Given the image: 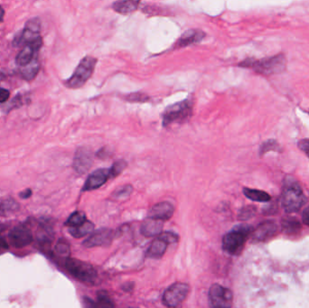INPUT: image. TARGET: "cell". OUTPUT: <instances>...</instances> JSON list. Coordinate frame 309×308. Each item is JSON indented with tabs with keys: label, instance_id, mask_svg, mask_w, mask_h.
Listing matches in <instances>:
<instances>
[{
	"label": "cell",
	"instance_id": "obj_1",
	"mask_svg": "<svg viewBox=\"0 0 309 308\" xmlns=\"http://www.w3.org/2000/svg\"><path fill=\"white\" fill-rule=\"evenodd\" d=\"M239 67L251 69L263 75H273L281 73L285 71L287 67V59L285 56L282 54L259 60L250 58L240 63Z\"/></svg>",
	"mask_w": 309,
	"mask_h": 308
},
{
	"label": "cell",
	"instance_id": "obj_2",
	"mask_svg": "<svg viewBox=\"0 0 309 308\" xmlns=\"http://www.w3.org/2000/svg\"><path fill=\"white\" fill-rule=\"evenodd\" d=\"M305 202V194L298 183L291 178L287 179L281 194V204L287 214L297 213Z\"/></svg>",
	"mask_w": 309,
	"mask_h": 308
},
{
	"label": "cell",
	"instance_id": "obj_3",
	"mask_svg": "<svg viewBox=\"0 0 309 308\" xmlns=\"http://www.w3.org/2000/svg\"><path fill=\"white\" fill-rule=\"evenodd\" d=\"M253 232V227L249 224L235 226L231 232L223 238V249L230 255H238L243 250L247 239Z\"/></svg>",
	"mask_w": 309,
	"mask_h": 308
},
{
	"label": "cell",
	"instance_id": "obj_4",
	"mask_svg": "<svg viewBox=\"0 0 309 308\" xmlns=\"http://www.w3.org/2000/svg\"><path fill=\"white\" fill-rule=\"evenodd\" d=\"M192 98H187L180 102L175 103L165 109L163 113V126H168L175 123H183L190 119L193 112Z\"/></svg>",
	"mask_w": 309,
	"mask_h": 308
},
{
	"label": "cell",
	"instance_id": "obj_5",
	"mask_svg": "<svg viewBox=\"0 0 309 308\" xmlns=\"http://www.w3.org/2000/svg\"><path fill=\"white\" fill-rule=\"evenodd\" d=\"M98 59L92 56H85L75 69L74 74L67 80L65 85L69 89H80L90 79L94 72Z\"/></svg>",
	"mask_w": 309,
	"mask_h": 308
},
{
	"label": "cell",
	"instance_id": "obj_6",
	"mask_svg": "<svg viewBox=\"0 0 309 308\" xmlns=\"http://www.w3.org/2000/svg\"><path fill=\"white\" fill-rule=\"evenodd\" d=\"M65 268L75 278L85 283H93L98 277L93 266L85 261L68 258L65 261Z\"/></svg>",
	"mask_w": 309,
	"mask_h": 308
},
{
	"label": "cell",
	"instance_id": "obj_7",
	"mask_svg": "<svg viewBox=\"0 0 309 308\" xmlns=\"http://www.w3.org/2000/svg\"><path fill=\"white\" fill-rule=\"evenodd\" d=\"M190 291V288L187 284L183 282H177L170 286L169 289L164 291L162 302L168 307H176L179 306L187 297Z\"/></svg>",
	"mask_w": 309,
	"mask_h": 308
},
{
	"label": "cell",
	"instance_id": "obj_8",
	"mask_svg": "<svg viewBox=\"0 0 309 308\" xmlns=\"http://www.w3.org/2000/svg\"><path fill=\"white\" fill-rule=\"evenodd\" d=\"M209 303L211 307L227 308L232 305L233 295L229 289L219 284H213L209 290Z\"/></svg>",
	"mask_w": 309,
	"mask_h": 308
},
{
	"label": "cell",
	"instance_id": "obj_9",
	"mask_svg": "<svg viewBox=\"0 0 309 308\" xmlns=\"http://www.w3.org/2000/svg\"><path fill=\"white\" fill-rule=\"evenodd\" d=\"M41 22L38 18H32L28 20L25 25L23 31L20 32L19 35L15 36L13 44L15 46H25L26 44L31 43L40 36Z\"/></svg>",
	"mask_w": 309,
	"mask_h": 308
},
{
	"label": "cell",
	"instance_id": "obj_10",
	"mask_svg": "<svg viewBox=\"0 0 309 308\" xmlns=\"http://www.w3.org/2000/svg\"><path fill=\"white\" fill-rule=\"evenodd\" d=\"M8 239L11 245L20 249L29 245L33 241L31 230L23 225L16 226L8 233Z\"/></svg>",
	"mask_w": 309,
	"mask_h": 308
},
{
	"label": "cell",
	"instance_id": "obj_11",
	"mask_svg": "<svg viewBox=\"0 0 309 308\" xmlns=\"http://www.w3.org/2000/svg\"><path fill=\"white\" fill-rule=\"evenodd\" d=\"M113 230L107 228H102L87 238L82 244L86 248L104 247V246L110 245L113 240Z\"/></svg>",
	"mask_w": 309,
	"mask_h": 308
},
{
	"label": "cell",
	"instance_id": "obj_12",
	"mask_svg": "<svg viewBox=\"0 0 309 308\" xmlns=\"http://www.w3.org/2000/svg\"><path fill=\"white\" fill-rule=\"evenodd\" d=\"M110 168H101L92 172L88 176L86 181L84 183V186L82 187V192H88V191H93L99 189L100 187L104 186L107 181L110 179Z\"/></svg>",
	"mask_w": 309,
	"mask_h": 308
},
{
	"label": "cell",
	"instance_id": "obj_13",
	"mask_svg": "<svg viewBox=\"0 0 309 308\" xmlns=\"http://www.w3.org/2000/svg\"><path fill=\"white\" fill-rule=\"evenodd\" d=\"M93 161L92 152L89 147H80L75 153L74 167L79 174H84L90 169Z\"/></svg>",
	"mask_w": 309,
	"mask_h": 308
},
{
	"label": "cell",
	"instance_id": "obj_14",
	"mask_svg": "<svg viewBox=\"0 0 309 308\" xmlns=\"http://www.w3.org/2000/svg\"><path fill=\"white\" fill-rule=\"evenodd\" d=\"M42 45H43V40L41 38V36L31 43L26 44L16 57V63L22 67L30 63L32 60L35 58V55L39 51Z\"/></svg>",
	"mask_w": 309,
	"mask_h": 308
},
{
	"label": "cell",
	"instance_id": "obj_15",
	"mask_svg": "<svg viewBox=\"0 0 309 308\" xmlns=\"http://www.w3.org/2000/svg\"><path fill=\"white\" fill-rule=\"evenodd\" d=\"M205 33L200 29H190L179 37V39L176 41L175 47L176 49L179 48H185L191 45L199 44L205 37Z\"/></svg>",
	"mask_w": 309,
	"mask_h": 308
},
{
	"label": "cell",
	"instance_id": "obj_16",
	"mask_svg": "<svg viewBox=\"0 0 309 308\" xmlns=\"http://www.w3.org/2000/svg\"><path fill=\"white\" fill-rule=\"evenodd\" d=\"M277 230H278V227L273 221H264L256 229H253L251 235L255 241H266L270 240V238L273 237Z\"/></svg>",
	"mask_w": 309,
	"mask_h": 308
},
{
	"label": "cell",
	"instance_id": "obj_17",
	"mask_svg": "<svg viewBox=\"0 0 309 308\" xmlns=\"http://www.w3.org/2000/svg\"><path fill=\"white\" fill-rule=\"evenodd\" d=\"M175 213L174 206L169 201H161L153 206L149 211V217L155 218L161 221H168L171 219Z\"/></svg>",
	"mask_w": 309,
	"mask_h": 308
},
{
	"label": "cell",
	"instance_id": "obj_18",
	"mask_svg": "<svg viewBox=\"0 0 309 308\" xmlns=\"http://www.w3.org/2000/svg\"><path fill=\"white\" fill-rule=\"evenodd\" d=\"M164 222L155 218L149 217L142 222L140 232L145 237L158 236L163 229Z\"/></svg>",
	"mask_w": 309,
	"mask_h": 308
},
{
	"label": "cell",
	"instance_id": "obj_19",
	"mask_svg": "<svg viewBox=\"0 0 309 308\" xmlns=\"http://www.w3.org/2000/svg\"><path fill=\"white\" fill-rule=\"evenodd\" d=\"M140 2L141 0H117L112 5V9L118 14L128 15L137 11Z\"/></svg>",
	"mask_w": 309,
	"mask_h": 308
},
{
	"label": "cell",
	"instance_id": "obj_20",
	"mask_svg": "<svg viewBox=\"0 0 309 308\" xmlns=\"http://www.w3.org/2000/svg\"><path fill=\"white\" fill-rule=\"evenodd\" d=\"M169 245L167 241L157 236V239H155V241H153L147 250V257L149 259H160L164 256Z\"/></svg>",
	"mask_w": 309,
	"mask_h": 308
},
{
	"label": "cell",
	"instance_id": "obj_21",
	"mask_svg": "<svg viewBox=\"0 0 309 308\" xmlns=\"http://www.w3.org/2000/svg\"><path fill=\"white\" fill-rule=\"evenodd\" d=\"M93 223L87 220L82 224L77 226V227H70L69 233L73 237L79 239V238L85 237L87 235H89L93 232Z\"/></svg>",
	"mask_w": 309,
	"mask_h": 308
},
{
	"label": "cell",
	"instance_id": "obj_22",
	"mask_svg": "<svg viewBox=\"0 0 309 308\" xmlns=\"http://www.w3.org/2000/svg\"><path fill=\"white\" fill-rule=\"evenodd\" d=\"M243 194L247 198L251 199V201L258 202H267L271 200L270 194L262 191V190L251 189V188H243Z\"/></svg>",
	"mask_w": 309,
	"mask_h": 308
},
{
	"label": "cell",
	"instance_id": "obj_23",
	"mask_svg": "<svg viewBox=\"0 0 309 308\" xmlns=\"http://www.w3.org/2000/svg\"><path fill=\"white\" fill-rule=\"evenodd\" d=\"M38 70H39V63L37 61V57H35L30 63L26 64L25 66H22L21 73H22L23 79L31 81L36 76Z\"/></svg>",
	"mask_w": 309,
	"mask_h": 308
},
{
	"label": "cell",
	"instance_id": "obj_24",
	"mask_svg": "<svg viewBox=\"0 0 309 308\" xmlns=\"http://www.w3.org/2000/svg\"><path fill=\"white\" fill-rule=\"evenodd\" d=\"M283 230L287 234H295L298 233L301 229L300 222L294 217H286L283 219L281 222Z\"/></svg>",
	"mask_w": 309,
	"mask_h": 308
},
{
	"label": "cell",
	"instance_id": "obj_25",
	"mask_svg": "<svg viewBox=\"0 0 309 308\" xmlns=\"http://www.w3.org/2000/svg\"><path fill=\"white\" fill-rule=\"evenodd\" d=\"M97 306L102 308H112L115 306L113 301L107 291L101 290L97 292Z\"/></svg>",
	"mask_w": 309,
	"mask_h": 308
},
{
	"label": "cell",
	"instance_id": "obj_26",
	"mask_svg": "<svg viewBox=\"0 0 309 308\" xmlns=\"http://www.w3.org/2000/svg\"><path fill=\"white\" fill-rule=\"evenodd\" d=\"M87 221L86 215L83 212H75L70 214V217L68 218L65 225L70 227H77L81 225L84 221Z\"/></svg>",
	"mask_w": 309,
	"mask_h": 308
},
{
	"label": "cell",
	"instance_id": "obj_27",
	"mask_svg": "<svg viewBox=\"0 0 309 308\" xmlns=\"http://www.w3.org/2000/svg\"><path fill=\"white\" fill-rule=\"evenodd\" d=\"M124 99L129 102L145 103L148 102L150 98L149 95L142 93V92H133L124 96Z\"/></svg>",
	"mask_w": 309,
	"mask_h": 308
},
{
	"label": "cell",
	"instance_id": "obj_28",
	"mask_svg": "<svg viewBox=\"0 0 309 308\" xmlns=\"http://www.w3.org/2000/svg\"><path fill=\"white\" fill-rule=\"evenodd\" d=\"M55 253L60 257L68 259L70 256V245L67 241L60 240L55 246Z\"/></svg>",
	"mask_w": 309,
	"mask_h": 308
},
{
	"label": "cell",
	"instance_id": "obj_29",
	"mask_svg": "<svg viewBox=\"0 0 309 308\" xmlns=\"http://www.w3.org/2000/svg\"><path fill=\"white\" fill-rule=\"evenodd\" d=\"M256 211L257 210L255 208V206H250L243 207L240 210L239 215H238L240 221H247L253 217L256 214Z\"/></svg>",
	"mask_w": 309,
	"mask_h": 308
},
{
	"label": "cell",
	"instance_id": "obj_30",
	"mask_svg": "<svg viewBox=\"0 0 309 308\" xmlns=\"http://www.w3.org/2000/svg\"><path fill=\"white\" fill-rule=\"evenodd\" d=\"M133 191V187L130 186V185H127V186H123L120 188H117L113 194H112V197L116 198V199H122V198L129 197V195L131 194Z\"/></svg>",
	"mask_w": 309,
	"mask_h": 308
},
{
	"label": "cell",
	"instance_id": "obj_31",
	"mask_svg": "<svg viewBox=\"0 0 309 308\" xmlns=\"http://www.w3.org/2000/svg\"><path fill=\"white\" fill-rule=\"evenodd\" d=\"M126 167H127V162L124 161V160H117V161H116L110 168V176H111V178H115L118 174H122V171L125 169Z\"/></svg>",
	"mask_w": 309,
	"mask_h": 308
},
{
	"label": "cell",
	"instance_id": "obj_32",
	"mask_svg": "<svg viewBox=\"0 0 309 308\" xmlns=\"http://www.w3.org/2000/svg\"><path fill=\"white\" fill-rule=\"evenodd\" d=\"M17 203L12 200H0V212H9L17 209Z\"/></svg>",
	"mask_w": 309,
	"mask_h": 308
},
{
	"label": "cell",
	"instance_id": "obj_33",
	"mask_svg": "<svg viewBox=\"0 0 309 308\" xmlns=\"http://www.w3.org/2000/svg\"><path fill=\"white\" fill-rule=\"evenodd\" d=\"M279 148L278 143L274 141V140H269L266 141L265 143H263V146H260L259 151H260V155L265 154L266 152H269L270 150H276Z\"/></svg>",
	"mask_w": 309,
	"mask_h": 308
},
{
	"label": "cell",
	"instance_id": "obj_34",
	"mask_svg": "<svg viewBox=\"0 0 309 308\" xmlns=\"http://www.w3.org/2000/svg\"><path fill=\"white\" fill-rule=\"evenodd\" d=\"M158 236L167 241L169 244L176 243L178 241V235L176 233H172V232L161 233Z\"/></svg>",
	"mask_w": 309,
	"mask_h": 308
},
{
	"label": "cell",
	"instance_id": "obj_35",
	"mask_svg": "<svg viewBox=\"0 0 309 308\" xmlns=\"http://www.w3.org/2000/svg\"><path fill=\"white\" fill-rule=\"evenodd\" d=\"M298 147L309 158V139H302L298 142Z\"/></svg>",
	"mask_w": 309,
	"mask_h": 308
},
{
	"label": "cell",
	"instance_id": "obj_36",
	"mask_svg": "<svg viewBox=\"0 0 309 308\" xmlns=\"http://www.w3.org/2000/svg\"><path fill=\"white\" fill-rule=\"evenodd\" d=\"M9 96H10V93L8 90L0 88V103L6 102L9 99Z\"/></svg>",
	"mask_w": 309,
	"mask_h": 308
},
{
	"label": "cell",
	"instance_id": "obj_37",
	"mask_svg": "<svg viewBox=\"0 0 309 308\" xmlns=\"http://www.w3.org/2000/svg\"><path fill=\"white\" fill-rule=\"evenodd\" d=\"M302 220L305 225L309 226V206L307 208H305L302 214Z\"/></svg>",
	"mask_w": 309,
	"mask_h": 308
},
{
	"label": "cell",
	"instance_id": "obj_38",
	"mask_svg": "<svg viewBox=\"0 0 309 308\" xmlns=\"http://www.w3.org/2000/svg\"><path fill=\"white\" fill-rule=\"evenodd\" d=\"M84 299V304H85V306L87 307H98L97 306V303L95 302V301L91 300L90 298H88V297H84L83 298Z\"/></svg>",
	"mask_w": 309,
	"mask_h": 308
},
{
	"label": "cell",
	"instance_id": "obj_39",
	"mask_svg": "<svg viewBox=\"0 0 309 308\" xmlns=\"http://www.w3.org/2000/svg\"><path fill=\"white\" fill-rule=\"evenodd\" d=\"M32 195V190L31 189H26L23 192H21L19 194L20 197L22 199H28Z\"/></svg>",
	"mask_w": 309,
	"mask_h": 308
},
{
	"label": "cell",
	"instance_id": "obj_40",
	"mask_svg": "<svg viewBox=\"0 0 309 308\" xmlns=\"http://www.w3.org/2000/svg\"><path fill=\"white\" fill-rule=\"evenodd\" d=\"M134 289V283L132 282H129V283H126V284L123 285L122 286V289L124 290V291H127V292H129V291H131L132 289Z\"/></svg>",
	"mask_w": 309,
	"mask_h": 308
},
{
	"label": "cell",
	"instance_id": "obj_41",
	"mask_svg": "<svg viewBox=\"0 0 309 308\" xmlns=\"http://www.w3.org/2000/svg\"><path fill=\"white\" fill-rule=\"evenodd\" d=\"M8 249V242L3 238H0V249Z\"/></svg>",
	"mask_w": 309,
	"mask_h": 308
},
{
	"label": "cell",
	"instance_id": "obj_42",
	"mask_svg": "<svg viewBox=\"0 0 309 308\" xmlns=\"http://www.w3.org/2000/svg\"><path fill=\"white\" fill-rule=\"evenodd\" d=\"M4 9L0 7V23L2 22V20H3V18H4Z\"/></svg>",
	"mask_w": 309,
	"mask_h": 308
},
{
	"label": "cell",
	"instance_id": "obj_43",
	"mask_svg": "<svg viewBox=\"0 0 309 308\" xmlns=\"http://www.w3.org/2000/svg\"><path fill=\"white\" fill-rule=\"evenodd\" d=\"M2 78H3V74H2L1 72H0V82H1V80H2Z\"/></svg>",
	"mask_w": 309,
	"mask_h": 308
}]
</instances>
